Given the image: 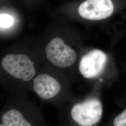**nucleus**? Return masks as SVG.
<instances>
[{"label": "nucleus", "instance_id": "obj_1", "mask_svg": "<svg viewBox=\"0 0 126 126\" xmlns=\"http://www.w3.org/2000/svg\"><path fill=\"white\" fill-rule=\"evenodd\" d=\"M37 111L23 94H14L0 109V122L8 126H40Z\"/></svg>", "mask_w": 126, "mask_h": 126}, {"label": "nucleus", "instance_id": "obj_2", "mask_svg": "<svg viewBox=\"0 0 126 126\" xmlns=\"http://www.w3.org/2000/svg\"><path fill=\"white\" fill-rule=\"evenodd\" d=\"M103 105L100 99L91 98L74 105L71 110L72 120L79 126H94L103 115Z\"/></svg>", "mask_w": 126, "mask_h": 126}, {"label": "nucleus", "instance_id": "obj_3", "mask_svg": "<svg viewBox=\"0 0 126 126\" xmlns=\"http://www.w3.org/2000/svg\"><path fill=\"white\" fill-rule=\"evenodd\" d=\"M1 66L9 75L23 82L32 80L36 74V69L32 60L23 54H9L2 59Z\"/></svg>", "mask_w": 126, "mask_h": 126}, {"label": "nucleus", "instance_id": "obj_4", "mask_svg": "<svg viewBox=\"0 0 126 126\" xmlns=\"http://www.w3.org/2000/svg\"><path fill=\"white\" fill-rule=\"evenodd\" d=\"M45 52L48 59L57 67H69L76 60L75 51L59 37L50 41L46 46Z\"/></svg>", "mask_w": 126, "mask_h": 126}, {"label": "nucleus", "instance_id": "obj_5", "mask_svg": "<svg viewBox=\"0 0 126 126\" xmlns=\"http://www.w3.org/2000/svg\"><path fill=\"white\" fill-rule=\"evenodd\" d=\"M108 61V56L103 51L92 50L84 55L79 64V71L82 76L93 79L103 72Z\"/></svg>", "mask_w": 126, "mask_h": 126}, {"label": "nucleus", "instance_id": "obj_6", "mask_svg": "<svg viewBox=\"0 0 126 126\" xmlns=\"http://www.w3.org/2000/svg\"><path fill=\"white\" fill-rule=\"evenodd\" d=\"M114 11L111 0H86L79 6L78 12L81 17L91 21L108 18Z\"/></svg>", "mask_w": 126, "mask_h": 126}, {"label": "nucleus", "instance_id": "obj_7", "mask_svg": "<svg viewBox=\"0 0 126 126\" xmlns=\"http://www.w3.org/2000/svg\"><path fill=\"white\" fill-rule=\"evenodd\" d=\"M33 89L41 99L51 100L56 98L61 90V85L58 79L51 75L42 73L33 80Z\"/></svg>", "mask_w": 126, "mask_h": 126}, {"label": "nucleus", "instance_id": "obj_8", "mask_svg": "<svg viewBox=\"0 0 126 126\" xmlns=\"http://www.w3.org/2000/svg\"><path fill=\"white\" fill-rule=\"evenodd\" d=\"M113 125V126H126V109L114 118Z\"/></svg>", "mask_w": 126, "mask_h": 126}, {"label": "nucleus", "instance_id": "obj_9", "mask_svg": "<svg viewBox=\"0 0 126 126\" xmlns=\"http://www.w3.org/2000/svg\"><path fill=\"white\" fill-rule=\"evenodd\" d=\"M13 23V19L8 15H0V27L7 28L10 27Z\"/></svg>", "mask_w": 126, "mask_h": 126}, {"label": "nucleus", "instance_id": "obj_10", "mask_svg": "<svg viewBox=\"0 0 126 126\" xmlns=\"http://www.w3.org/2000/svg\"><path fill=\"white\" fill-rule=\"evenodd\" d=\"M0 126H7V125H5L4 124H3V123H1V122H0Z\"/></svg>", "mask_w": 126, "mask_h": 126}]
</instances>
